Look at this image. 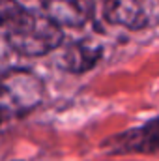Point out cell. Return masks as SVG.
<instances>
[{
  "mask_svg": "<svg viewBox=\"0 0 159 161\" xmlns=\"http://www.w3.org/2000/svg\"><path fill=\"white\" fill-rule=\"evenodd\" d=\"M0 25L6 43L25 56H43L62 43L60 26L47 13L26 9L15 0H2Z\"/></svg>",
  "mask_w": 159,
  "mask_h": 161,
  "instance_id": "6da1fadb",
  "label": "cell"
},
{
  "mask_svg": "<svg viewBox=\"0 0 159 161\" xmlns=\"http://www.w3.org/2000/svg\"><path fill=\"white\" fill-rule=\"evenodd\" d=\"M45 96L41 79L28 69H8L2 75L0 109L4 120L28 114Z\"/></svg>",
  "mask_w": 159,
  "mask_h": 161,
  "instance_id": "7a4b0ae2",
  "label": "cell"
},
{
  "mask_svg": "<svg viewBox=\"0 0 159 161\" xmlns=\"http://www.w3.org/2000/svg\"><path fill=\"white\" fill-rule=\"evenodd\" d=\"M103 15L112 25L142 30L159 23V0H105Z\"/></svg>",
  "mask_w": 159,
  "mask_h": 161,
  "instance_id": "3957f363",
  "label": "cell"
},
{
  "mask_svg": "<svg viewBox=\"0 0 159 161\" xmlns=\"http://www.w3.org/2000/svg\"><path fill=\"white\" fill-rule=\"evenodd\" d=\"M103 148L111 154H154L159 152V118L146 122L140 127L122 131L109 137Z\"/></svg>",
  "mask_w": 159,
  "mask_h": 161,
  "instance_id": "277c9868",
  "label": "cell"
},
{
  "mask_svg": "<svg viewBox=\"0 0 159 161\" xmlns=\"http://www.w3.org/2000/svg\"><path fill=\"white\" fill-rule=\"evenodd\" d=\"M103 54L99 43L92 40H79L69 43L58 56V64L62 69L69 73H84L92 69Z\"/></svg>",
  "mask_w": 159,
  "mask_h": 161,
  "instance_id": "5b68a950",
  "label": "cell"
},
{
  "mask_svg": "<svg viewBox=\"0 0 159 161\" xmlns=\"http://www.w3.org/2000/svg\"><path fill=\"white\" fill-rule=\"evenodd\" d=\"M47 15L64 26H82L90 17V0H41Z\"/></svg>",
  "mask_w": 159,
  "mask_h": 161,
  "instance_id": "8992f818",
  "label": "cell"
}]
</instances>
